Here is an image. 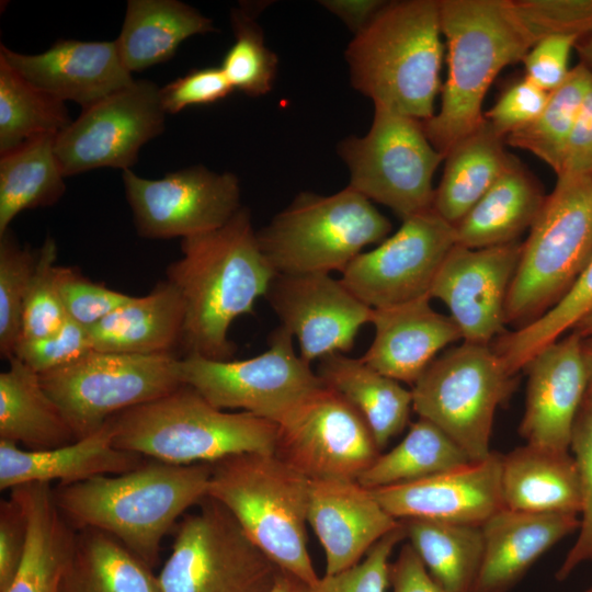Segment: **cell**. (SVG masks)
<instances>
[{
    "label": "cell",
    "instance_id": "obj_44",
    "mask_svg": "<svg viewBox=\"0 0 592 592\" xmlns=\"http://www.w3.org/2000/svg\"><path fill=\"white\" fill-rule=\"evenodd\" d=\"M56 259L57 244L47 235L37 250V262L25 298L21 340L46 337L67 319L57 286Z\"/></svg>",
    "mask_w": 592,
    "mask_h": 592
},
{
    "label": "cell",
    "instance_id": "obj_40",
    "mask_svg": "<svg viewBox=\"0 0 592 592\" xmlns=\"http://www.w3.org/2000/svg\"><path fill=\"white\" fill-rule=\"evenodd\" d=\"M591 87L592 72L579 62L567 79L549 92L540 114L531 124L509 134L504 141L531 152L558 175L569 137Z\"/></svg>",
    "mask_w": 592,
    "mask_h": 592
},
{
    "label": "cell",
    "instance_id": "obj_38",
    "mask_svg": "<svg viewBox=\"0 0 592 592\" xmlns=\"http://www.w3.org/2000/svg\"><path fill=\"white\" fill-rule=\"evenodd\" d=\"M471 460L439 426L419 418L408 433L386 454H379L357 482L373 490L432 477Z\"/></svg>",
    "mask_w": 592,
    "mask_h": 592
},
{
    "label": "cell",
    "instance_id": "obj_51",
    "mask_svg": "<svg viewBox=\"0 0 592 592\" xmlns=\"http://www.w3.org/2000/svg\"><path fill=\"white\" fill-rule=\"evenodd\" d=\"M549 92L526 78L510 86L496 104L483 113L486 122L502 138L531 124L543 111Z\"/></svg>",
    "mask_w": 592,
    "mask_h": 592
},
{
    "label": "cell",
    "instance_id": "obj_39",
    "mask_svg": "<svg viewBox=\"0 0 592 592\" xmlns=\"http://www.w3.org/2000/svg\"><path fill=\"white\" fill-rule=\"evenodd\" d=\"M66 102L39 89L0 57V153L71 124Z\"/></svg>",
    "mask_w": 592,
    "mask_h": 592
},
{
    "label": "cell",
    "instance_id": "obj_42",
    "mask_svg": "<svg viewBox=\"0 0 592 592\" xmlns=\"http://www.w3.org/2000/svg\"><path fill=\"white\" fill-rule=\"evenodd\" d=\"M258 12L248 4L231 10L235 42L220 65L234 90L250 96L272 90L278 65L277 56L266 46L263 31L255 22Z\"/></svg>",
    "mask_w": 592,
    "mask_h": 592
},
{
    "label": "cell",
    "instance_id": "obj_28",
    "mask_svg": "<svg viewBox=\"0 0 592 592\" xmlns=\"http://www.w3.org/2000/svg\"><path fill=\"white\" fill-rule=\"evenodd\" d=\"M185 305L167 278L145 296H133L89 329L93 350L126 354H174L181 345Z\"/></svg>",
    "mask_w": 592,
    "mask_h": 592
},
{
    "label": "cell",
    "instance_id": "obj_53",
    "mask_svg": "<svg viewBox=\"0 0 592 592\" xmlns=\"http://www.w3.org/2000/svg\"><path fill=\"white\" fill-rule=\"evenodd\" d=\"M26 517L20 503L10 496L0 502V592L11 584L26 542Z\"/></svg>",
    "mask_w": 592,
    "mask_h": 592
},
{
    "label": "cell",
    "instance_id": "obj_5",
    "mask_svg": "<svg viewBox=\"0 0 592 592\" xmlns=\"http://www.w3.org/2000/svg\"><path fill=\"white\" fill-rule=\"evenodd\" d=\"M210 465L207 496L281 570L316 584L306 531L311 480L275 453H240Z\"/></svg>",
    "mask_w": 592,
    "mask_h": 592
},
{
    "label": "cell",
    "instance_id": "obj_20",
    "mask_svg": "<svg viewBox=\"0 0 592 592\" xmlns=\"http://www.w3.org/2000/svg\"><path fill=\"white\" fill-rule=\"evenodd\" d=\"M582 342L571 331L539 351L523 368L527 388L519 432L526 444L569 452L589 379Z\"/></svg>",
    "mask_w": 592,
    "mask_h": 592
},
{
    "label": "cell",
    "instance_id": "obj_57",
    "mask_svg": "<svg viewBox=\"0 0 592 592\" xmlns=\"http://www.w3.org/2000/svg\"><path fill=\"white\" fill-rule=\"evenodd\" d=\"M269 592H311V587L299 578L280 570Z\"/></svg>",
    "mask_w": 592,
    "mask_h": 592
},
{
    "label": "cell",
    "instance_id": "obj_13",
    "mask_svg": "<svg viewBox=\"0 0 592 592\" xmlns=\"http://www.w3.org/2000/svg\"><path fill=\"white\" fill-rule=\"evenodd\" d=\"M269 349L250 358L219 361L198 355L180 358L182 383L218 409H241L278 424L323 383L297 355L293 335L274 330Z\"/></svg>",
    "mask_w": 592,
    "mask_h": 592
},
{
    "label": "cell",
    "instance_id": "obj_54",
    "mask_svg": "<svg viewBox=\"0 0 592 592\" xmlns=\"http://www.w3.org/2000/svg\"><path fill=\"white\" fill-rule=\"evenodd\" d=\"M592 174V87L569 137L560 175Z\"/></svg>",
    "mask_w": 592,
    "mask_h": 592
},
{
    "label": "cell",
    "instance_id": "obj_14",
    "mask_svg": "<svg viewBox=\"0 0 592 592\" xmlns=\"http://www.w3.org/2000/svg\"><path fill=\"white\" fill-rule=\"evenodd\" d=\"M160 87L146 79L82 109L55 138L65 177L99 168L130 169L140 148L164 130Z\"/></svg>",
    "mask_w": 592,
    "mask_h": 592
},
{
    "label": "cell",
    "instance_id": "obj_24",
    "mask_svg": "<svg viewBox=\"0 0 592 592\" xmlns=\"http://www.w3.org/2000/svg\"><path fill=\"white\" fill-rule=\"evenodd\" d=\"M430 299L373 308L375 334L361 360L385 376L413 385L442 349L463 339L453 318L435 311Z\"/></svg>",
    "mask_w": 592,
    "mask_h": 592
},
{
    "label": "cell",
    "instance_id": "obj_2",
    "mask_svg": "<svg viewBox=\"0 0 592 592\" xmlns=\"http://www.w3.org/2000/svg\"><path fill=\"white\" fill-rule=\"evenodd\" d=\"M212 465L157 459L116 476H96L54 489L73 528L92 527L119 540L151 569L160 544L179 516L207 497Z\"/></svg>",
    "mask_w": 592,
    "mask_h": 592
},
{
    "label": "cell",
    "instance_id": "obj_61",
    "mask_svg": "<svg viewBox=\"0 0 592 592\" xmlns=\"http://www.w3.org/2000/svg\"><path fill=\"white\" fill-rule=\"evenodd\" d=\"M584 592H592V587L585 590Z\"/></svg>",
    "mask_w": 592,
    "mask_h": 592
},
{
    "label": "cell",
    "instance_id": "obj_31",
    "mask_svg": "<svg viewBox=\"0 0 592 592\" xmlns=\"http://www.w3.org/2000/svg\"><path fill=\"white\" fill-rule=\"evenodd\" d=\"M545 197L532 174L512 157L494 184L455 225L456 243L479 249L516 241L533 225Z\"/></svg>",
    "mask_w": 592,
    "mask_h": 592
},
{
    "label": "cell",
    "instance_id": "obj_1",
    "mask_svg": "<svg viewBox=\"0 0 592 592\" xmlns=\"http://www.w3.org/2000/svg\"><path fill=\"white\" fill-rule=\"evenodd\" d=\"M182 257L167 267V280L181 293L185 355L227 361L236 346L232 321L252 314L275 276L259 246L252 216L241 207L224 226L181 240Z\"/></svg>",
    "mask_w": 592,
    "mask_h": 592
},
{
    "label": "cell",
    "instance_id": "obj_47",
    "mask_svg": "<svg viewBox=\"0 0 592 592\" xmlns=\"http://www.w3.org/2000/svg\"><path fill=\"white\" fill-rule=\"evenodd\" d=\"M405 537L400 522V525L382 537L360 562L338 573L319 578L311 587V592H386L390 585V555Z\"/></svg>",
    "mask_w": 592,
    "mask_h": 592
},
{
    "label": "cell",
    "instance_id": "obj_15",
    "mask_svg": "<svg viewBox=\"0 0 592 592\" xmlns=\"http://www.w3.org/2000/svg\"><path fill=\"white\" fill-rule=\"evenodd\" d=\"M455 244V226L432 207L403 219L391 237L360 253L340 280L372 308L430 297L434 278Z\"/></svg>",
    "mask_w": 592,
    "mask_h": 592
},
{
    "label": "cell",
    "instance_id": "obj_35",
    "mask_svg": "<svg viewBox=\"0 0 592 592\" xmlns=\"http://www.w3.org/2000/svg\"><path fill=\"white\" fill-rule=\"evenodd\" d=\"M58 592H162L158 576L114 536L78 530Z\"/></svg>",
    "mask_w": 592,
    "mask_h": 592
},
{
    "label": "cell",
    "instance_id": "obj_22",
    "mask_svg": "<svg viewBox=\"0 0 592 592\" xmlns=\"http://www.w3.org/2000/svg\"><path fill=\"white\" fill-rule=\"evenodd\" d=\"M0 57L34 86L82 109L135 81L122 61L116 41L59 39L36 55L21 54L1 44Z\"/></svg>",
    "mask_w": 592,
    "mask_h": 592
},
{
    "label": "cell",
    "instance_id": "obj_17",
    "mask_svg": "<svg viewBox=\"0 0 592 592\" xmlns=\"http://www.w3.org/2000/svg\"><path fill=\"white\" fill-rule=\"evenodd\" d=\"M277 426L275 454L310 480H357L380 454L360 413L326 386Z\"/></svg>",
    "mask_w": 592,
    "mask_h": 592
},
{
    "label": "cell",
    "instance_id": "obj_33",
    "mask_svg": "<svg viewBox=\"0 0 592 592\" xmlns=\"http://www.w3.org/2000/svg\"><path fill=\"white\" fill-rule=\"evenodd\" d=\"M0 373V439L29 449H48L77 441L57 403L44 389L39 374L18 357Z\"/></svg>",
    "mask_w": 592,
    "mask_h": 592
},
{
    "label": "cell",
    "instance_id": "obj_29",
    "mask_svg": "<svg viewBox=\"0 0 592 592\" xmlns=\"http://www.w3.org/2000/svg\"><path fill=\"white\" fill-rule=\"evenodd\" d=\"M10 496L22 506L27 528L21 562L4 592H58L77 532L59 511L50 482L21 485Z\"/></svg>",
    "mask_w": 592,
    "mask_h": 592
},
{
    "label": "cell",
    "instance_id": "obj_16",
    "mask_svg": "<svg viewBox=\"0 0 592 592\" xmlns=\"http://www.w3.org/2000/svg\"><path fill=\"white\" fill-rule=\"evenodd\" d=\"M126 201L137 234L146 239L189 238L224 226L242 207L232 172L202 164L151 180L124 170Z\"/></svg>",
    "mask_w": 592,
    "mask_h": 592
},
{
    "label": "cell",
    "instance_id": "obj_30",
    "mask_svg": "<svg viewBox=\"0 0 592 592\" xmlns=\"http://www.w3.org/2000/svg\"><path fill=\"white\" fill-rule=\"evenodd\" d=\"M318 376L363 418L379 451L403 431L412 409V391L361 358L334 353L319 360Z\"/></svg>",
    "mask_w": 592,
    "mask_h": 592
},
{
    "label": "cell",
    "instance_id": "obj_4",
    "mask_svg": "<svg viewBox=\"0 0 592 592\" xmlns=\"http://www.w3.org/2000/svg\"><path fill=\"white\" fill-rule=\"evenodd\" d=\"M439 0L386 2L345 49L351 83L382 105L431 118L443 59Z\"/></svg>",
    "mask_w": 592,
    "mask_h": 592
},
{
    "label": "cell",
    "instance_id": "obj_56",
    "mask_svg": "<svg viewBox=\"0 0 592 592\" xmlns=\"http://www.w3.org/2000/svg\"><path fill=\"white\" fill-rule=\"evenodd\" d=\"M320 3L356 34L371 22L386 2L380 0H323Z\"/></svg>",
    "mask_w": 592,
    "mask_h": 592
},
{
    "label": "cell",
    "instance_id": "obj_37",
    "mask_svg": "<svg viewBox=\"0 0 592 592\" xmlns=\"http://www.w3.org/2000/svg\"><path fill=\"white\" fill-rule=\"evenodd\" d=\"M56 136H38L0 153V235L19 213L52 206L66 192Z\"/></svg>",
    "mask_w": 592,
    "mask_h": 592
},
{
    "label": "cell",
    "instance_id": "obj_10",
    "mask_svg": "<svg viewBox=\"0 0 592 592\" xmlns=\"http://www.w3.org/2000/svg\"><path fill=\"white\" fill-rule=\"evenodd\" d=\"M175 354H126L92 350L39 374L76 439L100 430L113 415L170 394L183 383Z\"/></svg>",
    "mask_w": 592,
    "mask_h": 592
},
{
    "label": "cell",
    "instance_id": "obj_26",
    "mask_svg": "<svg viewBox=\"0 0 592 592\" xmlns=\"http://www.w3.org/2000/svg\"><path fill=\"white\" fill-rule=\"evenodd\" d=\"M579 527L574 514L498 511L481 525L483 555L474 592H509L543 554Z\"/></svg>",
    "mask_w": 592,
    "mask_h": 592
},
{
    "label": "cell",
    "instance_id": "obj_49",
    "mask_svg": "<svg viewBox=\"0 0 592 592\" xmlns=\"http://www.w3.org/2000/svg\"><path fill=\"white\" fill-rule=\"evenodd\" d=\"M92 350L89 329L67 317L55 332L21 340L13 356L42 374L72 363Z\"/></svg>",
    "mask_w": 592,
    "mask_h": 592
},
{
    "label": "cell",
    "instance_id": "obj_19",
    "mask_svg": "<svg viewBox=\"0 0 592 592\" xmlns=\"http://www.w3.org/2000/svg\"><path fill=\"white\" fill-rule=\"evenodd\" d=\"M522 243L488 248L455 244L444 259L430 291L443 301L465 342L490 344L506 332L505 303Z\"/></svg>",
    "mask_w": 592,
    "mask_h": 592
},
{
    "label": "cell",
    "instance_id": "obj_7",
    "mask_svg": "<svg viewBox=\"0 0 592 592\" xmlns=\"http://www.w3.org/2000/svg\"><path fill=\"white\" fill-rule=\"evenodd\" d=\"M592 259V174L560 175L530 228L506 303L522 328L553 307Z\"/></svg>",
    "mask_w": 592,
    "mask_h": 592
},
{
    "label": "cell",
    "instance_id": "obj_60",
    "mask_svg": "<svg viewBox=\"0 0 592 592\" xmlns=\"http://www.w3.org/2000/svg\"><path fill=\"white\" fill-rule=\"evenodd\" d=\"M583 339L592 338V314L580 321L573 329Z\"/></svg>",
    "mask_w": 592,
    "mask_h": 592
},
{
    "label": "cell",
    "instance_id": "obj_3",
    "mask_svg": "<svg viewBox=\"0 0 592 592\" xmlns=\"http://www.w3.org/2000/svg\"><path fill=\"white\" fill-rule=\"evenodd\" d=\"M447 45V79L441 107L421 122L444 158L485 123L482 102L506 66L522 61L535 44L512 0H439Z\"/></svg>",
    "mask_w": 592,
    "mask_h": 592
},
{
    "label": "cell",
    "instance_id": "obj_25",
    "mask_svg": "<svg viewBox=\"0 0 592 592\" xmlns=\"http://www.w3.org/2000/svg\"><path fill=\"white\" fill-rule=\"evenodd\" d=\"M144 463V456L115 447L111 419L93 434L48 449L20 448L0 439V489L53 480L70 485L96 476L121 475Z\"/></svg>",
    "mask_w": 592,
    "mask_h": 592
},
{
    "label": "cell",
    "instance_id": "obj_48",
    "mask_svg": "<svg viewBox=\"0 0 592 592\" xmlns=\"http://www.w3.org/2000/svg\"><path fill=\"white\" fill-rule=\"evenodd\" d=\"M56 280L67 317L86 328L96 325L133 297L94 283L68 266L57 265Z\"/></svg>",
    "mask_w": 592,
    "mask_h": 592
},
{
    "label": "cell",
    "instance_id": "obj_52",
    "mask_svg": "<svg viewBox=\"0 0 592 592\" xmlns=\"http://www.w3.org/2000/svg\"><path fill=\"white\" fill-rule=\"evenodd\" d=\"M578 39L547 36L537 41L523 58L525 77L546 92L558 88L568 77L569 59Z\"/></svg>",
    "mask_w": 592,
    "mask_h": 592
},
{
    "label": "cell",
    "instance_id": "obj_36",
    "mask_svg": "<svg viewBox=\"0 0 592 592\" xmlns=\"http://www.w3.org/2000/svg\"><path fill=\"white\" fill-rule=\"evenodd\" d=\"M406 537L444 592H474L483 555L481 526L400 520Z\"/></svg>",
    "mask_w": 592,
    "mask_h": 592
},
{
    "label": "cell",
    "instance_id": "obj_46",
    "mask_svg": "<svg viewBox=\"0 0 592 592\" xmlns=\"http://www.w3.org/2000/svg\"><path fill=\"white\" fill-rule=\"evenodd\" d=\"M512 4L535 43L547 36L580 41L592 35V0H512Z\"/></svg>",
    "mask_w": 592,
    "mask_h": 592
},
{
    "label": "cell",
    "instance_id": "obj_58",
    "mask_svg": "<svg viewBox=\"0 0 592 592\" xmlns=\"http://www.w3.org/2000/svg\"><path fill=\"white\" fill-rule=\"evenodd\" d=\"M582 345H583V354L587 363L588 368V387L584 396L583 402H592V338L583 339ZM582 402V403H583Z\"/></svg>",
    "mask_w": 592,
    "mask_h": 592
},
{
    "label": "cell",
    "instance_id": "obj_50",
    "mask_svg": "<svg viewBox=\"0 0 592 592\" xmlns=\"http://www.w3.org/2000/svg\"><path fill=\"white\" fill-rule=\"evenodd\" d=\"M232 90L220 67H205L193 69L160 88V102L166 114H174L187 106L218 102Z\"/></svg>",
    "mask_w": 592,
    "mask_h": 592
},
{
    "label": "cell",
    "instance_id": "obj_18",
    "mask_svg": "<svg viewBox=\"0 0 592 592\" xmlns=\"http://www.w3.org/2000/svg\"><path fill=\"white\" fill-rule=\"evenodd\" d=\"M265 297L308 364L348 352L373 308L327 273L275 274Z\"/></svg>",
    "mask_w": 592,
    "mask_h": 592
},
{
    "label": "cell",
    "instance_id": "obj_32",
    "mask_svg": "<svg viewBox=\"0 0 592 592\" xmlns=\"http://www.w3.org/2000/svg\"><path fill=\"white\" fill-rule=\"evenodd\" d=\"M210 32L213 21L182 1L129 0L115 41L123 64L134 72L170 60L185 39Z\"/></svg>",
    "mask_w": 592,
    "mask_h": 592
},
{
    "label": "cell",
    "instance_id": "obj_45",
    "mask_svg": "<svg viewBox=\"0 0 592 592\" xmlns=\"http://www.w3.org/2000/svg\"><path fill=\"white\" fill-rule=\"evenodd\" d=\"M570 448L581 479L583 503L578 538L556 573L559 581L581 563L592 561V402H583L578 412Z\"/></svg>",
    "mask_w": 592,
    "mask_h": 592
},
{
    "label": "cell",
    "instance_id": "obj_27",
    "mask_svg": "<svg viewBox=\"0 0 592 592\" xmlns=\"http://www.w3.org/2000/svg\"><path fill=\"white\" fill-rule=\"evenodd\" d=\"M501 494L504 509L535 514L582 511L579 470L569 452L531 444L502 455Z\"/></svg>",
    "mask_w": 592,
    "mask_h": 592
},
{
    "label": "cell",
    "instance_id": "obj_23",
    "mask_svg": "<svg viewBox=\"0 0 592 592\" xmlns=\"http://www.w3.org/2000/svg\"><path fill=\"white\" fill-rule=\"evenodd\" d=\"M308 523L326 554V573L360 562L386 534L400 525L356 480H311Z\"/></svg>",
    "mask_w": 592,
    "mask_h": 592
},
{
    "label": "cell",
    "instance_id": "obj_59",
    "mask_svg": "<svg viewBox=\"0 0 592 592\" xmlns=\"http://www.w3.org/2000/svg\"><path fill=\"white\" fill-rule=\"evenodd\" d=\"M580 57V64L592 72V35L577 42L574 47Z\"/></svg>",
    "mask_w": 592,
    "mask_h": 592
},
{
    "label": "cell",
    "instance_id": "obj_55",
    "mask_svg": "<svg viewBox=\"0 0 592 592\" xmlns=\"http://www.w3.org/2000/svg\"><path fill=\"white\" fill-rule=\"evenodd\" d=\"M390 585L392 592H444L409 543L390 563Z\"/></svg>",
    "mask_w": 592,
    "mask_h": 592
},
{
    "label": "cell",
    "instance_id": "obj_43",
    "mask_svg": "<svg viewBox=\"0 0 592 592\" xmlns=\"http://www.w3.org/2000/svg\"><path fill=\"white\" fill-rule=\"evenodd\" d=\"M37 262V250L22 247L14 234L0 235V354L11 358L22 338L25 298Z\"/></svg>",
    "mask_w": 592,
    "mask_h": 592
},
{
    "label": "cell",
    "instance_id": "obj_8",
    "mask_svg": "<svg viewBox=\"0 0 592 592\" xmlns=\"http://www.w3.org/2000/svg\"><path fill=\"white\" fill-rule=\"evenodd\" d=\"M391 224L372 202L346 186L331 195L299 193L257 231L277 274L341 273L362 250L383 241Z\"/></svg>",
    "mask_w": 592,
    "mask_h": 592
},
{
    "label": "cell",
    "instance_id": "obj_11",
    "mask_svg": "<svg viewBox=\"0 0 592 592\" xmlns=\"http://www.w3.org/2000/svg\"><path fill=\"white\" fill-rule=\"evenodd\" d=\"M338 153L349 169V186L402 220L433 207V175L444 156L420 121L374 105L368 132L344 138Z\"/></svg>",
    "mask_w": 592,
    "mask_h": 592
},
{
    "label": "cell",
    "instance_id": "obj_34",
    "mask_svg": "<svg viewBox=\"0 0 592 592\" xmlns=\"http://www.w3.org/2000/svg\"><path fill=\"white\" fill-rule=\"evenodd\" d=\"M503 143L504 138L485 121L445 156L433 209L447 223L458 224L504 172L512 156L505 152Z\"/></svg>",
    "mask_w": 592,
    "mask_h": 592
},
{
    "label": "cell",
    "instance_id": "obj_41",
    "mask_svg": "<svg viewBox=\"0 0 592 592\" xmlns=\"http://www.w3.org/2000/svg\"><path fill=\"white\" fill-rule=\"evenodd\" d=\"M592 314V259L565 295L528 325L498 337L492 349L516 375L543 349Z\"/></svg>",
    "mask_w": 592,
    "mask_h": 592
},
{
    "label": "cell",
    "instance_id": "obj_12",
    "mask_svg": "<svg viewBox=\"0 0 592 592\" xmlns=\"http://www.w3.org/2000/svg\"><path fill=\"white\" fill-rule=\"evenodd\" d=\"M200 506L179 525L162 592H269L281 569L220 502L207 496Z\"/></svg>",
    "mask_w": 592,
    "mask_h": 592
},
{
    "label": "cell",
    "instance_id": "obj_9",
    "mask_svg": "<svg viewBox=\"0 0 592 592\" xmlns=\"http://www.w3.org/2000/svg\"><path fill=\"white\" fill-rule=\"evenodd\" d=\"M490 344L464 342L435 358L413 384L412 409L445 432L471 462L490 455L497 408L515 387Z\"/></svg>",
    "mask_w": 592,
    "mask_h": 592
},
{
    "label": "cell",
    "instance_id": "obj_6",
    "mask_svg": "<svg viewBox=\"0 0 592 592\" xmlns=\"http://www.w3.org/2000/svg\"><path fill=\"white\" fill-rule=\"evenodd\" d=\"M115 447L173 465L215 463L240 453H275L276 423L227 412L182 384L110 418Z\"/></svg>",
    "mask_w": 592,
    "mask_h": 592
},
{
    "label": "cell",
    "instance_id": "obj_21",
    "mask_svg": "<svg viewBox=\"0 0 592 592\" xmlns=\"http://www.w3.org/2000/svg\"><path fill=\"white\" fill-rule=\"evenodd\" d=\"M502 454L421 480L373 489L374 497L395 519H426L481 526L502 510Z\"/></svg>",
    "mask_w": 592,
    "mask_h": 592
}]
</instances>
